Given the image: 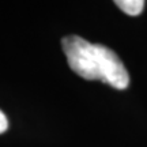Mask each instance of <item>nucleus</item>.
Segmentation results:
<instances>
[{
	"label": "nucleus",
	"instance_id": "f257e3e1",
	"mask_svg": "<svg viewBox=\"0 0 147 147\" xmlns=\"http://www.w3.org/2000/svg\"><path fill=\"white\" fill-rule=\"evenodd\" d=\"M61 45L69 68L76 75L87 80H101L119 90L129 86L125 65L110 48L91 44L79 36L64 37Z\"/></svg>",
	"mask_w": 147,
	"mask_h": 147
},
{
	"label": "nucleus",
	"instance_id": "f03ea898",
	"mask_svg": "<svg viewBox=\"0 0 147 147\" xmlns=\"http://www.w3.org/2000/svg\"><path fill=\"white\" fill-rule=\"evenodd\" d=\"M115 4L120 8L123 12H125L129 16H138L142 14L144 8V1L143 0H116Z\"/></svg>",
	"mask_w": 147,
	"mask_h": 147
},
{
	"label": "nucleus",
	"instance_id": "7ed1b4c3",
	"mask_svg": "<svg viewBox=\"0 0 147 147\" xmlns=\"http://www.w3.org/2000/svg\"><path fill=\"white\" fill-rule=\"evenodd\" d=\"M8 129V120H7V117L0 110V134H3Z\"/></svg>",
	"mask_w": 147,
	"mask_h": 147
}]
</instances>
